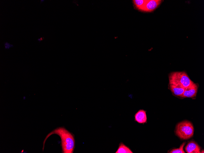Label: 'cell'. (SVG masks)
I'll return each instance as SVG.
<instances>
[{
    "instance_id": "obj_3",
    "label": "cell",
    "mask_w": 204,
    "mask_h": 153,
    "mask_svg": "<svg viewBox=\"0 0 204 153\" xmlns=\"http://www.w3.org/2000/svg\"><path fill=\"white\" fill-rule=\"evenodd\" d=\"M169 83L179 85L184 89L193 82L184 71L172 72L169 75Z\"/></svg>"
},
{
    "instance_id": "obj_6",
    "label": "cell",
    "mask_w": 204,
    "mask_h": 153,
    "mask_svg": "<svg viewBox=\"0 0 204 153\" xmlns=\"http://www.w3.org/2000/svg\"><path fill=\"white\" fill-rule=\"evenodd\" d=\"M185 150L188 153H200V148L194 141L190 142L185 147Z\"/></svg>"
},
{
    "instance_id": "obj_7",
    "label": "cell",
    "mask_w": 204,
    "mask_h": 153,
    "mask_svg": "<svg viewBox=\"0 0 204 153\" xmlns=\"http://www.w3.org/2000/svg\"><path fill=\"white\" fill-rule=\"evenodd\" d=\"M146 111L140 109L134 115L135 120L139 123H145L147 121Z\"/></svg>"
},
{
    "instance_id": "obj_14",
    "label": "cell",
    "mask_w": 204,
    "mask_h": 153,
    "mask_svg": "<svg viewBox=\"0 0 204 153\" xmlns=\"http://www.w3.org/2000/svg\"><path fill=\"white\" fill-rule=\"evenodd\" d=\"M44 1V0H41V3H42V2H43Z\"/></svg>"
},
{
    "instance_id": "obj_4",
    "label": "cell",
    "mask_w": 204,
    "mask_h": 153,
    "mask_svg": "<svg viewBox=\"0 0 204 153\" xmlns=\"http://www.w3.org/2000/svg\"><path fill=\"white\" fill-rule=\"evenodd\" d=\"M198 89V84L193 82L185 89L180 97L183 98H193L196 96Z\"/></svg>"
},
{
    "instance_id": "obj_9",
    "label": "cell",
    "mask_w": 204,
    "mask_h": 153,
    "mask_svg": "<svg viewBox=\"0 0 204 153\" xmlns=\"http://www.w3.org/2000/svg\"><path fill=\"white\" fill-rule=\"evenodd\" d=\"M115 153H133L129 148L124 144L122 142H121Z\"/></svg>"
},
{
    "instance_id": "obj_1",
    "label": "cell",
    "mask_w": 204,
    "mask_h": 153,
    "mask_svg": "<svg viewBox=\"0 0 204 153\" xmlns=\"http://www.w3.org/2000/svg\"><path fill=\"white\" fill-rule=\"evenodd\" d=\"M53 134L59 135L61 140V146L63 153H72L75 147V140L72 134L63 127H59L53 130L46 137L43 142Z\"/></svg>"
},
{
    "instance_id": "obj_8",
    "label": "cell",
    "mask_w": 204,
    "mask_h": 153,
    "mask_svg": "<svg viewBox=\"0 0 204 153\" xmlns=\"http://www.w3.org/2000/svg\"><path fill=\"white\" fill-rule=\"evenodd\" d=\"M169 86L173 95L180 97L183 93L185 89L179 85L172 84L169 83Z\"/></svg>"
},
{
    "instance_id": "obj_2",
    "label": "cell",
    "mask_w": 204,
    "mask_h": 153,
    "mask_svg": "<svg viewBox=\"0 0 204 153\" xmlns=\"http://www.w3.org/2000/svg\"><path fill=\"white\" fill-rule=\"evenodd\" d=\"M194 128L193 124L190 122L185 120L179 123L177 125L175 133L180 139L187 140L193 135Z\"/></svg>"
},
{
    "instance_id": "obj_5",
    "label": "cell",
    "mask_w": 204,
    "mask_h": 153,
    "mask_svg": "<svg viewBox=\"0 0 204 153\" xmlns=\"http://www.w3.org/2000/svg\"><path fill=\"white\" fill-rule=\"evenodd\" d=\"M161 0H147L144 6L140 10L145 12H151L155 9L159 5Z\"/></svg>"
},
{
    "instance_id": "obj_13",
    "label": "cell",
    "mask_w": 204,
    "mask_h": 153,
    "mask_svg": "<svg viewBox=\"0 0 204 153\" xmlns=\"http://www.w3.org/2000/svg\"><path fill=\"white\" fill-rule=\"evenodd\" d=\"M44 39V37H41L40 38H39L37 39V40L39 42H40L41 41L43 40Z\"/></svg>"
},
{
    "instance_id": "obj_11",
    "label": "cell",
    "mask_w": 204,
    "mask_h": 153,
    "mask_svg": "<svg viewBox=\"0 0 204 153\" xmlns=\"http://www.w3.org/2000/svg\"><path fill=\"white\" fill-rule=\"evenodd\" d=\"M186 143L185 142H184L180 146V147L177 148H174L172 149L169 152L170 153H185V152L183 150V148Z\"/></svg>"
},
{
    "instance_id": "obj_12",
    "label": "cell",
    "mask_w": 204,
    "mask_h": 153,
    "mask_svg": "<svg viewBox=\"0 0 204 153\" xmlns=\"http://www.w3.org/2000/svg\"><path fill=\"white\" fill-rule=\"evenodd\" d=\"M4 46L5 49H9L10 48L13 47V45H11L7 42L5 43Z\"/></svg>"
},
{
    "instance_id": "obj_10",
    "label": "cell",
    "mask_w": 204,
    "mask_h": 153,
    "mask_svg": "<svg viewBox=\"0 0 204 153\" xmlns=\"http://www.w3.org/2000/svg\"><path fill=\"white\" fill-rule=\"evenodd\" d=\"M147 0H133L134 4L136 8L140 10L144 6Z\"/></svg>"
}]
</instances>
